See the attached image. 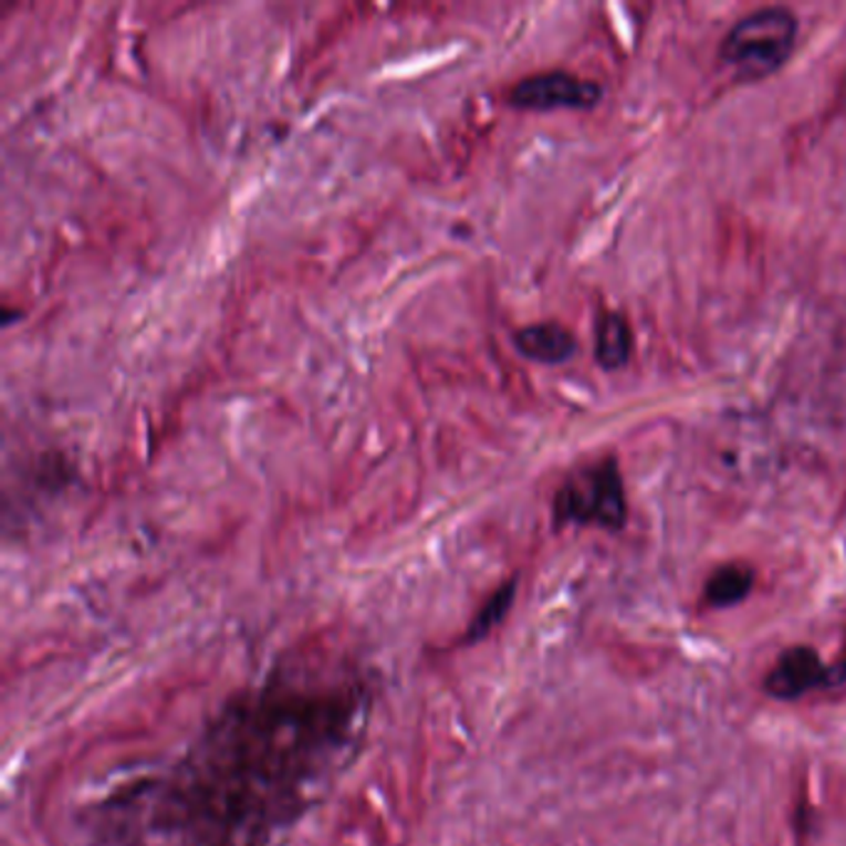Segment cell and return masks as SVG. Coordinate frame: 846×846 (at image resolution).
Instances as JSON below:
<instances>
[{"mask_svg":"<svg viewBox=\"0 0 846 846\" xmlns=\"http://www.w3.org/2000/svg\"><path fill=\"white\" fill-rule=\"evenodd\" d=\"M754 584L752 568L745 564L720 566L706 584V600L710 606H735L745 598Z\"/></svg>","mask_w":846,"mask_h":846,"instance_id":"obj_8","label":"cell"},{"mask_svg":"<svg viewBox=\"0 0 846 846\" xmlns=\"http://www.w3.org/2000/svg\"><path fill=\"white\" fill-rule=\"evenodd\" d=\"M375 672L345 656H281L177 758L80 814L87 846H271L358 758Z\"/></svg>","mask_w":846,"mask_h":846,"instance_id":"obj_1","label":"cell"},{"mask_svg":"<svg viewBox=\"0 0 846 846\" xmlns=\"http://www.w3.org/2000/svg\"><path fill=\"white\" fill-rule=\"evenodd\" d=\"M634 353V331L628 318L608 311L596 323V361L604 370H624Z\"/></svg>","mask_w":846,"mask_h":846,"instance_id":"obj_7","label":"cell"},{"mask_svg":"<svg viewBox=\"0 0 846 846\" xmlns=\"http://www.w3.org/2000/svg\"><path fill=\"white\" fill-rule=\"evenodd\" d=\"M604 100V87L596 80H584L566 70L526 75L509 87L506 102L516 109L552 112V109H591Z\"/></svg>","mask_w":846,"mask_h":846,"instance_id":"obj_4","label":"cell"},{"mask_svg":"<svg viewBox=\"0 0 846 846\" xmlns=\"http://www.w3.org/2000/svg\"><path fill=\"white\" fill-rule=\"evenodd\" d=\"M800 35V20L790 8H758L740 18L720 43V60L742 83H758L787 63Z\"/></svg>","mask_w":846,"mask_h":846,"instance_id":"obj_2","label":"cell"},{"mask_svg":"<svg viewBox=\"0 0 846 846\" xmlns=\"http://www.w3.org/2000/svg\"><path fill=\"white\" fill-rule=\"evenodd\" d=\"M846 682V650L824 670V688H837Z\"/></svg>","mask_w":846,"mask_h":846,"instance_id":"obj_10","label":"cell"},{"mask_svg":"<svg viewBox=\"0 0 846 846\" xmlns=\"http://www.w3.org/2000/svg\"><path fill=\"white\" fill-rule=\"evenodd\" d=\"M514 596H516V578H509L484 600L482 608L477 610V616L470 620V628H467L464 634V644H477V640H482L492 634V630L502 624L504 616L509 614V608H512Z\"/></svg>","mask_w":846,"mask_h":846,"instance_id":"obj_9","label":"cell"},{"mask_svg":"<svg viewBox=\"0 0 846 846\" xmlns=\"http://www.w3.org/2000/svg\"><path fill=\"white\" fill-rule=\"evenodd\" d=\"M628 516L624 477L614 457L581 464L571 472L554 497L556 524L624 529Z\"/></svg>","mask_w":846,"mask_h":846,"instance_id":"obj_3","label":"cell"},{"mask_svg":"<svg viewBox=\"0 0 846 846\" xmlns=\"http://www.w3.org/2000/svg\"><path fill=\"white\" fill-rule=\"evenodd\" d=\"M514 345L524 358L542 365H562L578 348L574 333L556 321L524 325L514 333Z\"/></svg>","mask_w":846,"mask_h":846,"instance_id":"obj_6","label":"cell"},{"mask_svg":"<svg viewBox=\"0 0 846 846\" xmlns=\"http://www.w3.org/2000/svg\"><path fill=\"white\" fill-rule=\"evenodd\" d=\"M824 670L827 666L807 646H794L784 650L777 666L764 678V690L777 700H794L814 688H824Z\"/></svg>","mask_w":846,"mask_h":846,"instance_id":"obj_5","label":"cell"}]
</instances>
